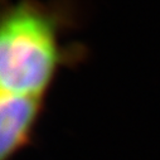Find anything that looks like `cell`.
I'll return each mask as SVG.
<instances>
[{"label":"cell","mask_w":160,"mask_h":160,"mask_svg":"<svg viewBox=\"0 0 160 160\" xmlns=\"http://www.w3.org/2000/svg\"><path fill=\"white\" fill-rule=\"evenodd\" d=\"M44 100L43 96L0 92V160H12L33 142Z\"/></svg>","instance_id":"cell-2"},{"label":"cell","mask_w":160,"mask_h":160,"mask_svg":"<svg viewBox=\"0 0 160 160\" xmlns=\"http://www.w3.org/2000/svg\"><path fill=\"white\" fill-rule=\"evenodd\" d=\"M69 0H17L3 3L0 20L2 91L46 97L57 74L79 63L86 52L64 44L76 25Z\"/></svg>","instance_id":"cell-1"}]
</instances>
